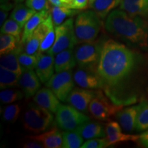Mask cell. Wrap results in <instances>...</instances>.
<instances>
[{
  "label": "cell",
  "mask_w": 148,
  "mask_h": 148,
  "mask_svg": "<svg viewBox=\"0 0 148 148\" xmlns=\"http://www.w3.org/2000/svg\"><path fill=\"white\" fill-rule=\"evenodd\" d=\"M84 138L76 129L64 130L62 132V146L63 148H78L83 144Z\"/></svg>",
  "instance_id": "27"
},
{
  "label": "cell",
  "mask_w": 148,
  "mask_h": 148,
  "mask_svg": "<svg viewBox=\"0 0 148 148\" xmlns=\"http://www.w3.org/2000/svg\"><path fill=\"white\" fill-rule=\"evenodd\" d=\"M8 14L9 11L3 10V9L0 10V25H1V27L2 26L3 23L6 20V18L8 16Z\"/></svg>",
  "instance_id": "42"
},
{
  "label": "cell",
  "mask_w": 148,
  "mask_h": 148,
  "mask_svg": "<svg viewBox=\"0 0 148 148\" xmlns=\"http://www.w3.org/2000/svg\"><path fill=\"white\" fill-rule=\"evenodd\" d=\"M94 1V0H89V5L90 4V3H92V2Z\"/></svg>",
  "instance_id": "44"
},
{
  "label": "cell",
  "mask_w": 148,
  "mask_h": 148,
  "mask_svg": "<svg viewBox=\"0 0 148 148\" xmlns=\"http://www.w3.org/2000/svg\"><path fill=\"white\" fill-rule=\"evenodd\" d=\"M20 40L12 35L1 34L0 36V54L3 55L14 51L19 46Z\"/></svg>",
  "instance_id": "29"
},
{
  "label": "cell",
  "mask_w": 148,
  "mask_h": 148,
  "mask_svg": "<svg viewBox=\"0 0 148 148\" xmlns=\"http://www.w3.org/2000/svg\"><path fill=\"white\" fill-rule=\"evenodd\" d=\"M23 147L25 148H43L44 146L37 140L30 139V140H28L26 143H24Z\"/></svg>",
  "instance_id": "40"
},
{
  "label": "cell",
  "mask_w": 148,
  "mask_h": 148,
  "mask_svg": "<svg viewBox=\"0 0 148 148\" xmlns=\"http://www.w3.org/2000/svg\"><path fill=\"white\" fill-rule=\"evenodd\" d=\"M102 44L103 42L99 40L78 44L74 50L77 65L97 71Z\"/></svg>",
  "instance_id": "5"
},
{
  "label": "cell",
  "mask_w": 148,
  "mask_h": 148,
  "mask_svg": "<svg viewBox=\"0 0 148 148\" xmlns=\"http://www.w3.org/2000/svg\"><path fill=\"white\" fill-rule=\"evenodd\" d=\"M140 103L135 106L127 107L121 109L115 114V117L122 129L125 132H130L134 131L136 126V116L139 110Z\"/></svg>",
  "instance_id": "17"
},
{
  "label": "cell",
  "mask_w": 148,
  "mask_h": 148,
  "mask_svg": "<svg viewBox=\"0 0 148 148\" xmlns=\"http://www.w3.org/2000/svg\"><path fill=\"white\" fill-rule=\"evenodd\" d=\"M21 112V107L17 103L8 105L3 110L2 118L3 121L13 123L18 119Z\"/></svg>",
  "instance_id": "34"
},
{
  "label": "cell",
  "mask_w": 148,
  "mask_h": 148,
  "mask_svg": "<svg viewBox=\"0 0 148 148\" xmlns=\"http://www.w3.org/2000/svg\"><path fill=\"white\" fill-rule=\"evenodd\" d=\"M95 95V90L82 87L74 88L70 92L66 101L81 112H87L90 103Z\"/></svg>",
  "instance_id": "11"
},
{
  "label": "cell",
  "mask_w": 148,
  "mask_h": 148,
  "mask_svg": "<svg viewBox=\"0 0 148 148\" xmlns=\"http://www.w3.org/2000/svg\"><path fill=\"white\" fill-rule=\"evenodd\" d=\"M19 75L0 66V88L5 89L16 86L18 84Z\"/></svg>",
  "instance_id": "28"
},
{
  "label": "cell",
  "mask_w": 148,
  "mask_h": 148,
  "mask_svg": "<svg viewBox=\"0 0 148 148\" xmlns=\"http://www.w3.org/2000/svg\"><path fill=\"white\" fill-rule=\"evenodd\" d=\"M84 139L104 137L106 131L100 123L96 122H86L76 128Z\"/></svg>",
  "instance_id": "24"
},
{
  "label": "cell",
  "mask_w": 148,
  "mask_h": 148,
  "mask_svg": "<svg viewBox=\"0 0 148 148\" xmlns=\"http://www.w3.org/2000/svg\"><path fill=\"white\" fill-rule=\"evenodd\" d=\"M53 121V116L50 111L35 102L29 103L22 117L24 128L33 133L45 132L51 126Z\"/></svg>",
  "instance_id": "4"
},
{
  "label": "cell",
  "mask_w": 148,
  "mask_h": 148,
  "mask_svg": "<svg viewBox=\"0 0 148 148\" xmlns=\"http://www.w3.org/2000/svg\"><path fill=\"white\" fill-rule=\"evenodd\" d=\"M36 12V11L29 8L26 4H23V3H18L12 9L10 18L16 21L19 24L20 26L23 28L25 23Z\"/></svg>",
  "instance_id": "25"
},
{
  "label": "cell",
  "mask_w": 148,
  "mask_h": 148,
  "mask_svg": "<svg viewBox=\"0 0 148 148\" xmlns=\"http://www.w3.org/2000/svg\"><path fill=\"white\" fill-rule=\"evenodd\" d=\"M102 22L94 10L79 12L74 21V28L77 43L95 40L100 32Z\"/></svg>",
  "instance_id": "3"
},
{
  "label": "cell",
  "mask_w": 148,
  "mask_h": 148,
  "mask_svg": "<svg viewBox=\"0 0 148 148\" xmlns=\"http://www.w3.org/2000/svg\"><path fill=\"white\" fill-rule=\"evenodd\" d=\"M28 138L40 142L45 148H60L62 146V133L56 127L40 134L30 135Z\"/></svg>",
  "instance_id": "18"
},
{
  "label": "cell",
  "mask_w": 148,
  "mask_h": 148,
  "mask_svg": "<svg viewBox=\"0 0 148 148\" xmlns=\"http://www.w3.org/2000/svg\"><path fill=\"white\" fill-rule=\"evenodd\" d=\"M137 57L132 49L112 39L103 42L97 73L110 87L119 86L134 71Z\"/></svg>",
  "instance_id": "1"
},
{
  "label": "cell",
  "mask_w": 148,
  "mask_h": 148,
  "mask_svg": "<svg viewBox=\"0 0 148 148\" xmlns=\"http://www.w3.org/2000/svg\"><path fill=\"white\" fill-rule=\"evenodd\" d=\"M50 14L53 23L56 27L61 25L66 19L71 18L75 14H78V10L67 7L53 5L52 8L50 9Z\"/></svg>",
  "instance_id": "26"
},
{
  "label": "cell",
  "mask_w": 148,
  "mask_h": 148,
  "mask_svg": "<svg viewBox=\"0 0 148 148\" xmlns=\"http://www.w3.org/2000/svg\"><path fill=\"white\" fill-rule=\"evenodd\" d=\"M22 49H23V46L20 45L14 51L5 53V54L1 55L0 66L10 70L21 76L23 71L20 65L19 62H18V55Z\"/></svg>",
  "instance_id": "22"
},
{
  "label": "cell",
  "mask_w": 148,
  "mask_h": 148,
  "mask_svg": "<svg viewBox=\"0 0 148 148\" xmlns=\"http://www.w3.org/2000/svg\"><path fill=\"white\" fill-rule=\"evenodd\" d=\"M119 8L130 15L148 18V0H122Z\"/></svg>",
  "instance_id": "20"
},
{
  "label": "cell",
  "mask_w": 148,
  "mask_h": 148,
  "mask_svg": "<svg viewBox=\"0 0 148 148\" xmlns=\"http://www.w3.org/2000/svg\"><path fill=\"white\" fill-rule=\"evenodd\" d=\"M122 127L119 122L110 121L107 123L105 127L106 138L108 145L127 141H137L139 135L127 134L122 132Z\"/></svg>",
  "instance_id": "13"
},
{
  "label": "cell",
  "mask_w": 148,
  "mask_h": 148,
  "mask_svg": "<svg viewBox=\"0 0 148 148\" xmlns=\"http://www.w3.org/2000/svg\"><path fill=\"white\" fill-rule=\"evenodd\" d=\"M1 1H11V2L15 3V4H18V3H23V1H25V0H1Z\"/></svg>",
  "instance_id": "43"
},
{
  "label": "cell",
  "mask_w": 148,
  "mask_h": 148,
  "mask_svg": "<svg viewBox=\"0 0 148 148\" xmlns=\"http://www.w3.org/2000/svg\"><path fill=\"white\" fill-rule=\"evenodd\" d=\"M140 103L135 129L137 132H143L148 130V101H143Z\"/></svg>",
  "instance_id": "30"
},
{
  "label": "cell",
  "mask_w": 148,
  "mask_h": 148,
  "mask_svg": "<svg viewBox=\"0 0 148 148\" xmlns=\"http://www.w3.org/2000/svg\"><path fill=\"white\" fill-rule=\"evenodd\" d=\"M23 95L19 90L5 88L0 92V100L3 103H10L21 99Z\"/></svg>",
  "instance_id": "33"
},
{
  "label": "cell",
  "mask_w": 148,
  "mask_h": 148,
  "mask_svg": "<svg viewBox=\"0 0 148 148\" xmlns=\"http://www.w3.org/2000/svg\"><path fill=\"white\" fill-rule=\"evenodd\" d=\"M18 62L24 70H34L36 67L37 61L38 59V54L31 55L25 53L23 49L20 51L18 55Z\"/></svg>",
  "instance_id": "32"
},
{
  "label": "cell",
  "mask_w": 148,
  "mask_h": 148,
  "mask_svg": "<svg viewBox=\"0 0 148 148\" xmlns=\"http://www.w3.org/2000/svg\"><path fill=\"white\" fill-rule=\"evenodd\" d=\"M54 56L46 52L38 54L35 72L42 83H46L54 73Z\"/></svg>",
  "instance_id": "14"
},
{
  "label": "cell",
  "mask_w": 148,
  "mask_h": 148,
  "mask_svg": "<svg viewBox=\"0 0 148 148\" xmlns=\"http://www.w3.org/2000/svg\"><path fill=\"white\" fill-rule=\"evenodd\" d=\"M74 83L73 72L72 70H69L53 74L45 84L61 101H66L74 88Z\"/></svg>",
  "instance_id": "9"
},
{
  "label": "cell",
  "mask_w": 148,
  "mask_h": 148,
  "mask_svg": "<svg viewBox=\"0 0 148 148\" xmlns=\"http://www.w3.org/2000/svg\"><path fill=\"white\" fill-rule=\"evenodd\" d=\"M49 15H50V10H45L36 12L30 18V19L25 23V26L23 27L21 41L22 45L28 40V38L32 36L35 29L37 28V27L42 21H45Z\"/></svg>",
  "instance_id": "21"
},
{
  "label": "cell",
  "mask_w": 148,
  "mask_h": 148,
  "mask_svg": "<svg viewBox=\"0 0 148 148\" xmlns=\"http://www.w3.org/2000/svg\"><path fill=\"white\" fill-rule=\"evenodd\" d=\"M25 1L26 5L36 12L50 10L49 0H25Z\"/></svg>",
  "instance_id": "36"
},
{
  "label": "cell",
  "mask_w": 148,
  "mask_h": 148,
  "mask_svg": "<svg viewBox=\"0 0 148 148\" xmlns=\"http://www.w3.org/2000/svg\"><path fill=\"white\" fill-rule=\"evenodd\" d=\"M107 32L135 47L148 49V18L114 9L105 21Z\"/></svg>",
  "instance_id": "2"
},
{
  "label": "cell",
  "mask_w": 148,
  "mask_h": 148,
  "mask_svg": "<svg viewBox=\"0 0 148 148\" xmlns=\"http://www.w3.org/2000/svg\"><path fill=\"white\" fill-rule=\"evenodd\" d=\"M123 108V105L113 103L108 99L100 90L96 91V95L88 106V111L94 119L99 121H108Z\"/></svg>",
  "instance_id": "8"
},
{
  "label": "cell",
  "mask_w": 148,
  "mask_h": 148,
  "mask_svg": "<svg viewBox=\"0 0 148 148\" xmlns=\"http://www.w3.org/2000/svg\"><path fill=\"white\" fill-rule=\"evenodd\" d=\"M122 0H94L89 8L94 10L101 20L106 18L109 14L119 6Z\"/></svg>",
  "instance_id": "23"
},
{
  "label": "cell",
  "mask_w": 148,
  "mask_h": 148,
  "mask_svg": "<svg viewBox=\"0 0 148 148\" xmlns=\"http://www.w3.org/2000/svg\"><path fill=\"white\" fill-rule=\"evenodd\" d=\"M18 84L26 98L34 96L40 88V80L33 70H24L19 77Z\"/></svg>",
  "instance_id": "16"
},
{
  "label": "cell",
  "mask_w": 148,
  "mask_h": 148,
  "mask_svg": "<svg viewBox=\"0 0 148 148\" xmlns=\"http://www.w3.org/2000/svg\"><path fill=\"white\" fill-rule=\"evenodd\" d=\"M89 7V0H73L72 9L83 10Z\"/></svg>",
  "instance_id": "38"
},
{
  "label": "cell",
  "mask_w": 148,
  "mask_h": 148,
  "mask_svg": "<svg viewBox=\"0 0 148 148\" xmlns=\"http://www.w3.org/2000/svg\"><path fill=\"white\" fill-rule=\"evenodd\" d=\"M54 24L53 23L51 14L44 21L37 27L32 36L28 38L25 43L23 44V49L25 53L28 54H38V49L42 40L45 38L51 29L54 28Z\"/></svg>",
  "instance_id": "10"
},
{
  "label": "cell",
  "mask_w": 148,
  "mask_h": 148,
  "mask_svg": "<svg viewBox=\"0 0 148 148\" xmlns=\"http://www.w3.org/2000/svg\"><path fill=\"white\" fill-rule=\"evenodd\" d=\"M138 141L144 147H148V130L139 135Z\"/></svg>",
  "instance_id": "41"
},
{
  "label": "cell",
  "mask_w": 148,
  "mask_h": 148,
  "mask_svg": "<svg viewBox=\"0 0 148 148\" xmlns=\"http://www.w3.org/2000/svg\"><path fill=\"white\" fill-rule=\"evenodd\" d=\"M49 1L53 5H60L69 8H72V5L73 3V0H49Z\"/></svg>",
  "instance_id": "39"
},
{
  "label": "cell",
  "mask_w": 148,
  "mask_h": 148,
  "mask_svg": "<svg viewBox=\"0 0 148 148\" xmlns=\"http://www.w3.org/2000/svg\"><path fill=\"white\" fill-rule=\"evenodd\" d=\"M1 34H6L15 36L18 40H21L22 36V27L16 21L12 18L5 20L2 26L1 27Z\"/></svg>",
  "instance_id": "31"
},
{
  "label": "cell",
  "mask_w": 148,
  "mask_h": 148,
  "mask_svg": "<svg viewBox=\"0 0 148 148\" xmlns=\"http://www.w3.org/2000/svg\"><path fill=\"white\" fill-rule=\"evenodd\" d=\"M33 100L37 104L52 113H56L61 106L60 99L47 86L38 90L33 97Z\"/></svg>",
  "instance_id": "15"
},
{
  "label": "cell",
  "mask_w": 148,
  "mask_h": 148,
  "mask_svg": "<svg viewBox=\"0 0 148 148\" xmlns=\"http://www.w3.org/2000/svg\"><path fill=\"white\" fill-rule=\"evenodd\" d=\"M76 64L77 62L74 54L73 48H69L61 51L54 57L56 73L72 70Z\"/></svg>",
  "instance_id": "19"
},
{
  "label": "cell",
  "mask_w": 148,
  "mask_h": 148,
  "mask_svg": "<svg viewBox=\"0 0 148 148\" xmlns=\"http://www.w3.org/2000/svg\"><path fill=\"white\" fill-rule=\"evenodd\" d=\"M75 83L79 87L88 89H97L103 86L102 81L97 71L79 67L73 73Z\"/></svg>",
  "instance_id": "12"
},
{
  "label": "cell",
  "mask_w": 148,
  "mask_h": 148,
  "mask_svg": "<svg viewBox=\"0 0 148 148\" xmlns=\"http://www.w3.org/2000/svg\"><path fill=\"white\" fill-rule=\"evenodd\" d=\"M106 138H95L88 139L81 146L82 148H105L108 147Z\"/></svg>",
  "instance_id": "37"
},
{
  "label": "cell",
  "mask_w": 148,
  "mask_h": 148,
  "mask_svg": "<svg viewBox=\"0 0 148 148\" xmlns=\"http://www.w3.org/2000/svg\"><path fill=\"white\" fill-rule=\"evenodd\" d=\"M56 38L54 43L48 53L56 56L64 49L73 48L77 45L74 21L72 18L66 19L61 25L55 27Z\"/></svg>",
  "instance_id": "7"
},
{
  "label": "cell",
  "mask_w": 148,
  "mask_h": 148,
  "mask_svg": "<svg viewBox=\"0 0 148 148\" xmlns=\"http://www.w3.org/2000/svg\"><path fill=\"white\" fill-rule=\"evenodd\" d=\"M89 121L88 116L70 104H61L56 112V124L63 130H75Z\"/></svg>",
  "instance_id": "6"
},
{
  "label": "cell",
  "mask_w": 148,
  "mask_h": 148,
  "mask_svg": "<svg viewBox=\"0 0 148 148\" xmlns=\"http://www.w3.org/2000/svg\"><path fill=\"white\" fill-rule=\"evenodd\" d=\"M56 38V32L55 27L51 29L49 32L46 34L45 38L42 40L40 43L39 49H38V54L42 53H46L49 51V49L52 47L53 43H54Z\"/></svg>",
  "instance_id": "35"
}]
</instances>
